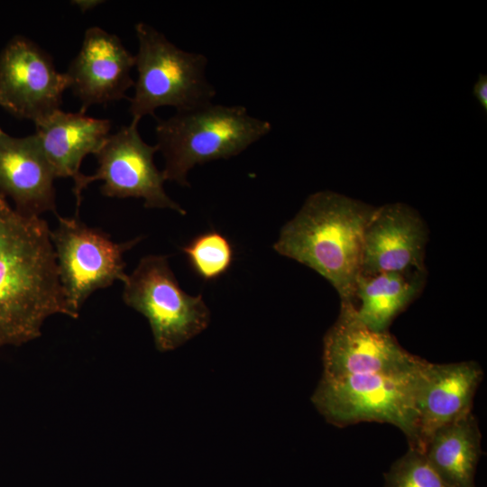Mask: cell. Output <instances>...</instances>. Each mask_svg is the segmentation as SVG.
<instances>
[{"mask_svg":"<svg viewBox=\"0 0 487 487\" xmlns=\"http://www.w3.org/2000/svg\"><path fill=\"white\" fill-rule=\"evenodd\" d=\"M55 179L34 134L17 138L0 133V194L9 197L17 210L58 216Z\"/></svg>","mask_w":487,"mask_h":487,"instance_id":"5bb4252c","label":"cell"},{"mask_svg":"<svg viewBox=\"0 0 487 487\" xmlns=\"http://www.w3.org/2000/svg\"><path fill=\"white\" fill-rule=\"evenodd\" d=\"M427 229L419 214L403 203L375 207L363 238L362 276L426 271Z\"/></svg>","mask_w":487,"mask_h":487,"instance_id":"8fae6325","label":"cell"},{"mask_svg":"<svg viewBox=\"0 0 487 487\" xmlns=\"http://www.w3.org/2000/svg\"><path fill=\"white\" fill-rule=\"evenodd\" d=\"M421 360L403 349L389 331L367 327L354 304L341 302L338 317L324 336L322 377L404 373L415 370Z\"/></svg>","mask_w":487,"mask_h":487,"instance_id":"30bf717a","label":"cell"},{"mask_svg":"<svg viewBox=\"0 0 487 487\" xmlns=\"http://www.w3.org/2000/svg\"><path fill=\"white\" fill-rule=\"evenodd\" d=\"M2 132H3V130L0 128V133H2Z\"/></svg>","mask_w":487,"mask_h":487,"instance_id":"7402d4cb","label":"cell"},{"mask_svg":"<svg viewBox=\"0 0 487 487\" xmlns=\"http://www.w3.org/2000/svg\"><path fill=\"white\" fill-rule=\"evenodd\" d=\"M135 55L120 38L98 26L86 30L82 45L65 72L69 87L85 114L93 105H107L126 96L133 87L131 76Z\"/></svg>","mask_w":487,"mask_h":487,"instance_id":"7c38bea8","label":"cell"},{"mask_svg":"<svg viewBox=\"0 0 487 487\" xmlns=\"http://www.w3.org/2000/svg\"><path fill=\"white\" fill-rule=\"evenodd\" d=\"M383 487H449L423 452L409 447L384 473Z\"/></svg>","mask_w":487,"mask_h":487,"instance_id":"d6986e66","label":"cell"},{"mask_svg":"<svg viewBox=\"0 0 487 487\" xmlns=\"http://www.w3.org/2000/svg\"><path fill=\"white\" fill-rule=\"evenodd\" d=\"M71 3H75L76 5H78L82 12H86L87 10H90L99 5L100 3H104L103 1H96V0H87V1H73Z\"/></svg>","mask_w":487,"mask_h":487,"instance_id":"44dd1931","label":"cell"},{"mask_svg":"<svg viewBox=\"0 0 487 487\" xmlns=\"http://www.w3.org/2000/svg\"><path fill=\"white\" fill-rule=\"evenodd\" d=\"M134 30L138 51L134 94L129 99L132 123L155 116L161 106L183 111L212 102L216 91L207 78L208 61L204 54L179 48L146 23H137Z\"/></svg>","mask_w":487,"mask_h":487,"instance_id":"277c9868","label":"cell"},{"mask_svg":"<svg viewBox=\"0 0 487 487\" xmlns=\"http://www.w3.org/2000/svg\"><path fill=\"white\" fill-rule=\"evenodd\" d=\"M181 250L195 273L207 281L224 275L234 261L230 241L216 231L198 234Z\"/></svg>","mask_w":487,"mask_h":487,"instance_id":"ac0fdd59","label":"cell"},{"mask_svg":"<svg viewBox=\"0 0 487 487\" xmlns=\"http://www.w3.org/2000/svg\"><path fill=\"white\" fill-rule=\"evenodd\" d=\"M271 131L270 122L240 105L210 102L156 118L155 145L164 157L163 176L188 187V174L196 165L237 156Z\"/></svg>","mask_w":487,"mask_h":487,"instance_id":"3957f363","label":"cell"},{"mask_svg":"<svg viewBox=\"0 0 487 487\" xmlns=\"http://www.w3.org/2000/svg\"><path fill=\"white\" fill-rule=\"evenodd\" d=\"M58 226L51 231L58 272L69 308L78 317L79 310L96 290L115 281H125L124 253L141 240L114 242L103 231L87 225L77 216H56Z\"/></svg>","mask_w":487,"mask_h":487,"instance_id":"52a82bcc","label":"cell"},{"mask_svg":"<svg viewBox=\"0 0 487 487\" xmlns=\"http://www.w3.org/2000/svg\"><path fill=\"white\" fill-rule=\"evenodd\" d=\"M51 230L0 194V350L41 335L48 318H76L60 280Z\"/></svg>","mask_w":487,"mask_h":487,"instance_id":"6da1fadb","label":"cell"},{"mask_svg":"<svg viewBox=\"0 0 487 487\" xmlns=\"http://www.w3.org/2000/svg\"><path fill=\"white\" fill-rule=\"evenodd\" d=\"M375 207L334 191L310 195L280 229L273 249L309 267L354 305L363 232Z\"/></svg>","mask_w":487,"mask_h":487,"instance_id":"7a4b0ae2","label":"cell"},{"mask_svg":"<svg viewBox=\"0 0 487 487\" xmlns=\"http://www.w3.org/2000/svg\"><path fill=\"white\" fill-rule=\"evenodd\" d=\"M156 145L146 143L138 131V124L122 126L109 134L95 155L98 167L94 174H81L74 180L72 191L79 208L82 191L92 182L102 180L101 193L108 198H138L147 208H167L186 215L178 203L164 189L166 181L162 170L155 166Z\"/></svg>","mask_w":487,"mask_h":487,"instance_id":"ba28073f","label":"cell"},{"mask_svg":"<svg viewBox=\"0 0 487 487\" xmlns=\"http://www.w3.org/2000/svg\"><path fill=\"white\" fill-rule=\"evenodd\" d=\"M482 377L483 371L474 361L438 364L423 359L414 396L421 452L436 429L472 413Z\"/></svg>","mask_w":487,"mask_h":487,"instance_id":"4fadbf2b","label":"cell"},{"mask_svg":"<svg viewBox=\"0 0 487 487\" xmlns=\"http://www.w3.org/2000/svg\"><path fill=\"white\" fill-rule=\"evenodd\" d=\"M473 96L480 102L482 107L487 112V76L480 74L478 80L473 86Z\"/></svg>","mask_w":487,"mask_h":487,"instance_id":"ffe728a7","label":"cell"},{"mask_svg":"<svg viewBox=\"0 0 487 487\" xmlns=\"http://www.w3.org/2000/svg\"><path fill=\"white\" fill-rule=\"evenodd\" d=\"M426 271L360 275L354 292L357 317L370 329L388 331L392 320L421 292Z\"/></svg>","mask_w":487,"mask_h":487,"instance_id":"e0dca14e","label":"cell"},{"mask_svg":"<svg viewBox=\"0 0 487 487\" xmlns=\"http://www.w3.org/2000/svg\"><path fill=\"white\" fill-rule=\"evenodd\" d=\"M482 435L473 413L436 429L423 454L449 487H475Z\"/></svg>","mask_w":487,"mask_h":487,"instance_id":"2e32d148","label":"cell"},{"mask_svg":"<svg viewBox=\"0 0 487 487\" xmlns=\"http://www.w3.org/2000/svg\"><path fill=\"white\" fill-rule=\"evenodd\" d=\"M422 361L415 370L404 373L322 377L311 401L332 425L389 423L406 436L409 447L420 451L414 396Z\"/></svg>","mask_w":487,"mask_h":487,"instance_id":"5b68a950","label":"cell"},{"mask_svg":"<svg viewBox=\"0 0 487 487\" xmlns=\"http://www.w3.org/2000/svg\"><path fill=\"white\" fill-rule=\"evenodd\" d=\"M35 128L33 134L55 177L74 181L82 174L84 158L90 153L96 155L104 145L111 122L60 109Z\"/></svg>","mask_w":487,"mask_h":487,"instance_id":"9a60e30c","label":"cell"},{"mask_svg":"<svg viewBox=\"0 0 487 487\" xmlns=\"http://www.w3.org/2000/svg\"><path fill=\"white\" fill-rule=\"evenodd\" d=\"M123 284L124 302L147 318L160 352L175 350L209 324L202 295H188L179 287L167 256L142 257Z\"/></svg>","mask_w":487,"mask_h":487,"instance_id":"8992f818","label":"cell"},{"mask_svg":"<svg viewBox=\"0 0 487 487\" xmlns=\"http://www.w3.org/2000/svg\"><path fill=\"white\" fill-rule=\"evenodd\" d=\"M69 87L49 53L33 41L15 35L0 51V106L38 124L60 110Z\"/></svg>","mask_w":487,"mask_h":487,"instance_id":"9c48e42d","label":"cell"}]
</instances>
